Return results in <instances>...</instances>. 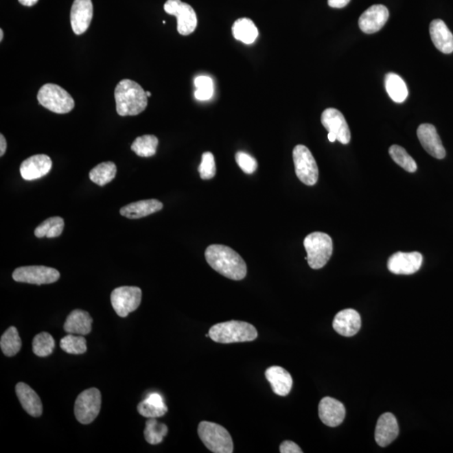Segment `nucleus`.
<instances>
[{"label": "nucleus", "mask_w": 453, "mask_h": 453, "mask_svg": "<svg viewBox=\"0 0 453 453\" xmlns=\"http://www.w3.org/2000/svg\"><path fill=\"white\" fill-rule=\"evenodd\" d=\"M349 2L350 0H328L327 1L328 5L335 9H342L349 5Z\"/></svg>", "instance_id": "obj_41"}, {"label": "nucleus", "mask_w": 453, "mask_h": 453, "mask_svg": "<svg viewBox=\"0 0 453 453\" xmlns=\"http://www.w3.org/2000/svg\"><path fill=\"white\" fill-rule=\"evenodd\" d=\"M198 433L202 443L211 452H233L232 437L224 426L214 422L202 421L198 426Z\"/></svg>", "instance_id": "obj_5"}, {"label": "nucleus", "mask_w": 453, "mask_h": 453, "mask_svg": "<svg viewBox=\"0 0 453 453\" xmlns=\"http://www.w3.org/2000/svg\"><path fill=\"white\" fill-rule=\"evenodd\" d=\"M385 89L391 100L397 104L404 103L409 93L405 81L395 73L385 76Z\"/></svg>", "instance_id": "obj_28"}, {"label": "nucleus", "mask_w": 453, "mask_h": 453, "mask_svg": "<svg viewBox=\"0 0 453 453\" xmlns=\"http://www.w3.org/2000/svg\"><path fill=\"white\" fill-rule=\"evenodd\" d=\"M117 167L111 161L97 165L89 173V178L98 186L104 187L111 183L116 176Z\"/></svg>", "instance_id": "obj_29"}, {"label": "nucleus", "mask_w": 453, "mask_h": 453, "mask_svg": "<svg viewBox=\"0 0 453 453\" xmlns=\"http://www.w3.org/2000/svg\"><path fill=\"white\" fill-rule=\"evenodd\" d=\"M166 13L177 19V30L181 36H189L195 32L198 17L194 8L181 0H167L164 5Z\"/></svg>", "instance_id": "obj_10"}, {"label": "nucleus", "mask_w": 453, "mask_h": 453, "mask_svg": "<svg viewBox=\"0 0 453 453\" xmlns=\"http://www.w3.org/2000/svg\"><path fill=\"white\" fill-rule=\"evenodd\" d=\"M17 397L23 409L33 417H39L43 413V402L35 391L25 383H18L15 386Z\"/></svg>", "instance_id": "obj_21"}, {"label": "nucleus", "mask_w": 453, "mask_h": 453, "mask_svg": "<svg viewBox=\"0 0 453 453\" xmlns=\"http://www.w3.org/2000/svg\"><path fill=\"white\" fill-rule=\"evenodd\" d=\"M168 428L164 423L158 422L156 418H149L146 421V428L143 430L147 443L151 445H157L163 441L167 435Z\"/></svg>", "instance_id": "obj_33"}, {"label": "nucleus", "mask_w": 453, "mask_h": 453, "mask_svg": "<svg viewBox=\"0 0 453 453\" xmlns=\"http://www.w3.org/2000/svg\"><path fill=\"white\" fill-rule=\"evenodd\" d=\"M159 139L156 136L146 135L136 138L131 146V150L141 157H151L156 153Z\"/></svg>", "instance_id": "obj_30"}, {"label": "nucleus", "mask_w": 453, "mask_h": 453, "mask_svg": "<svg viewBox=\"0 0 453 453\" xmlns=\"http://www.w3.org/2000/svg\"><path fill=\"white\" fill-rule=\"evenodd\" d=\"M146 95H147V97H150V96H151V93H150V92H148V91H146Z\"/></svg>", "instance_id": "obj_46"}, {"label": "nucleus", "mask_w": 453, "mask_h": 453, "mask_svg": "<svg viewBox=\"0 0 453 453\" xmlns=\"http://www.w3.org/2000/svg\"><path fill=\"white\" fill-rule=\"evenodd\" d=\"M232 30L234 38L246 45L254 43L259 36L255 23L248 18H241L234 22Z\"/></svg>", "instance_id": "obj_27"}, {"label": "nucleus", "mask_w": 453, "mask_h": 453, "mask_svg": "<svg viewBox=\"0 0 453 453\" xmlns=\"http://www.w3.org/2000/svg\"><path fill=\"white\" fill-rule=\"evenodd\" d=\"M65 222L62 218L53 217L47 219L37 226L35 235L37 237H58L62 233Z\"/></svg>", "instance_id": "obj_32"}, {"label": "nucleus", "mask_w": 453, "mask_h": 453, "mask_svg": "<svg viewBox=\"0 0 453 453\" xmlns=\"http://www.w3.org/2000/svg\"><path fill=\"white\" fill-rule=\"evenodd\" d=\"M392 160L399 165L400 167L406 172L414 173L417 172V165L413 157L407 153V151L402 146L397 145L392 146L388 150Z\"/></svg>", "instance_id": "obj_34"}, {"label": "nucleus", "mask_w": 453, "mask_h": 453, "mask_svg": "<svg viewBox=\"0 0 453 453\" xmlns=\"http://www.w3.org/2000/svg\"><path fill=\"white\" fill-rule=\"evenodd\" d=\"M390 13L382 5H373L361 14L358 25L362 32L373 34L379 32L386 24Z\"/></svg>", "instance_id": "obj_15"}, {"label": "nucleus", "mask_w": 453, "mask_h": 453, "mask_svg": "<svg viewBox=\"0 0 453 453\" xmlns=\"http://www.w3.org/2000/svg\"><path fill=\"white\" fill-rule=\"evenodd\" d=\"M6 149H7L6 139L5 138V136H3L1 134L0 135V156H3V154H5Z\"/></svg>", "instance_id": "obj_42"}, {"label": "nucleus", "mask_w": 453, "mask_h": 453, "mask_svg": "<svg viewBox=\"0 0 453 453\" xmlns=\"http://www.w3.org/2000/svg\"><path fill=\"white\" fill-rule=\"evenodd\" d=\"M52 168L51 158L47 154H36L22 162L20 172L22 178L34 181L47 175Z\"/></svg>", "instance_id": "obj_16"}, {"label": "nucleus", "mask_w": 453, "mask_h": 453, "mask_svg": "<svg viewBox=\"0 0 453 453\" xmlns=\"http://www.w3.org/2000/svg\"><path fill=\"white\" fill-rule=\"evenodd\" d=\"M235 160L237 165L240 166L242 171L246 174L254 173L258 168V162L251 154L239 151L236 154Z\"/></svg>", "instance_id": "obj_39"}, {"label": "nucleus", "mask_w": 453, "mask_h": 453, "mask_svg": "<svg viewBox=\"0 0 453 453\" xmlns=\"http://www.w3.org/2000/svg\"><path fill=\"white\" fill-rule=\"evenodd\" d=\"M55 340L48 332H40L33 339L32 349L38 357H47L55 349Z\"/></svg>", "instance_id": "obj_35"}, {"label": "nucleus", "mask_w": 453, "mask_h": 453, "mask_svg": "<svg viewBox=\"0 0 453 453\" xmlns=\"http://www.w3.org/2000/svg\"><path fill=\"white\" fill-rule=\"evenodd\" d=\"M93 15L92 0H74L71 10V25L76 35L80 36L86 32Z\"/></svg>", "instance_id": "obj_14"}, {"label": "nucleus", "mask_w": 453, "mask_h": 453, "mask_svg": "<svg viewBox=\"0 0 453 453\" xmlns=\"http://www.w3.org/2000/svg\"><path fill=\"white\" fill-rule=\"evenodd\" d=\"M3 39V30L0 29V41H2Z\"/></svg>", "instance_id": "obj_45"}, {"label": "nucleus", "mask_w": 453, "mask_h": 453, "mask_svg": "<svg viewBox=\"0 0 453 453\" xmlns=\"http://www.w3.org/2000/svg\"><path fill=\"white\" fill-rule=\"evenodd\" d=\"M323 126L328 133L334 134L337 141L342 145H347L350 142L351 134L347 121L342 113L336 108H327L321 117Z\"/></svg>", "instance_id": "obj_12"}, {"label": "nucleus", "mask_w": 453, "mask_h": 453, "mask_svg": "<svg viewBox=\"0 0 453 453\" xmlns=\"http://www.w3.org/2000/svg\"><path fill=\"white\" fill-rule=\"evenodd\" d=\"M116 111L120 116L139 115L148 104L146 92L139 83L124 79L116 86L115 91Z\"/></svg>", "instance_id": "obj_2"}, {"label": "nucleus", "mask_w": 453, "mask_h": 453, "mask_svg": "<svg viewBox=\"0 0 453 453\" xmlns=\"http://www.w3.org/2000/svg\"><path fill=\"white\" fill-rule=\"evenodd\" d=\"M423 256L419 252H397L388 260V269L395 275H413L421 269Z\"/></svg>", "instance_id": "obj_13"}, {"label": "nucleus", "mask_w": 453, "mask_h": 453, "mask_svg": "<svg viewBox=\"0 0 453 453\" xmlns=\"http://www.w3.org/2000/svg\"><path fill=\"white\" fill-rule=\"evenodd\" d=\"M163 209V203L156 199L142 200L128 204L120 209L122 216L130 219H139L149 216Z\"/></svg>", "instance_id": "obj_24"}, {"label": "nucleus", "mask_w": 453, "mask_h": 453, "mask_svg": "<svg viewBox=\"0 0 453 453\" xmlns=\"http://www.w3.org/2000/svg\"><path fill=\"white\" fill-rule=\"evenodd\" d=\"M293 161L297 176L307 186H314L319 171L315 158L307 146L298 145L293 150Z\"/></svg>", "instance_id": "obj_7"}, {"label": "nucleus", "mask_w": 453, "mask_h": 453, "mask_svg": "<svg viewBox=\"0 0 453 453\" xmlns=\"http://www.w3.org/2000/svg\"><path fill=\"white\" fill-rule=\"evenodd\" d=\"M198 172L202 180L213 178L216 175V164L213 153L205 152L202 154V162L199 165Z\"/></svg>", "instance_id": "obj_38"}, {"label": "nucleus", "mask_w": 453, "mask_h": 453, "mask_svg": "<svg viewBox=\"0 0 453 453\" xmlns=\"http://www.w3.org/2000/svg\"><path fill=\"white\" fill-rule=\"evenodd\" d=\"M327 138H328V141H329L332 143H334L336 141H337V138H336V136L332 133H328Z\"/></svg>", "instance_id": "obj_44"}, {"label": "nucleus", "mask_w": 453, "mask_h": 453, "mask_svg": "<svg viewBox=\"0 0 453 453\" xmlns=\"http://www.w3.org/2000/svg\"><path fill=\"white\" fill-rule=\"evenodd\" d=\"M113 308L120 317H126L141 303L142 292L139 287L121 286L111 293Z\"/></svg>", "instance_id": "obj_9"}, {"label": "nucleus", "mask_w": 453, "mask_h": 453, "mask_svg": "<svg viewBox=\"0 0 453 453\" xmlns=\"http://www.w3.org/2000/svg\"><path fill=\"white\" fill-rule=\"evenodd\" d=\"M279 452L281 453H302L303 451L301 450L299 445L293 443L292 441H285L279 447Z\"/></svg>", "instance_id": "obj_40"}, {"label": "nucleus", "mask_w": 453, "mask_h": 453, "mask_svg": "<svg viewBox=\"0 0 453 453\" xmlns=\"http://www.w3.org/2000/svg\"><path fill=\"white\" fill-rule=\"evenodd\" d=\"M0 347L3 354L8 357H13L16 355L22 347V341L19 336L16 327H10L2 335L0 340Z\"/></svg>", "instance_id": "obj_31"}, {"label": "nucleus", "mask_w": 453, "mask_h": 453, "mask_svg": "<svg viewBox=\"0 0 453 453\" xmlns=\"http://www.w3.org/2000/svg\"><path fill=\"white\" fill-rule=\"evenodd\" d=\"M102 395L96 388L81 393L75 402V417L83 425L92 423L100 413Z\"/></svg>", "instance_id": "obj_8"}, {"label": "nucleus", "mask_w": 453, "mask_h": 453, "mask_svg": "<svg viewBox=\"0 0 453 453\" xmlns=\"http://www.w3.org/2000/svg\"><path fill=\"white\" fill-rule=\"evenodd\" d=\"M417 136L423 148L430 156L439 160L445 158V150L435 126L430 124H421L417 130Z\"/></svg>", "instance_id": "obj_17"}, {"label": "nucleus", "mask_w": 453, "mask_h": 453, "mask_svg": "<svg viewBox=\"0 0 453 453\" xmlns=\"http://www.w3.org/2000/svg\"><path fill=\"white\" fill-rule=\"evenodd\" d=\"M37 100L40 105L53 113H70L75 107V102L67 91L54 83H47L41 86Z\"/></svg>", "instance_id": "obj_6"}, {"label": "nucleus", "mask_w": 453, "mask_h": 453, "mask_svg": "<svg viewBox=\"0 0 453 453\" xmlns=\"http://www.w3.org/2000/svg\"><path fill=\"white\" fill-rule=\"evenodd\" d=\"M138 413L146 418H158L163 417L167 413L163 397L158 393H152L138 406Z\"/></svg>", "instance_id": "obj_26"}, {"label": "nucleus", "mask_w": 453, "mask_h": 453, "mask_svg": "<svg viewBox=\"0 0 453 453\" xmlns=\"http://www.w3.org/2000/svg\"><path fill=\"white\" fill-rule=\"evenodd\" d=\"M304 247L307 254L305 259L313 270L322 269L326 266L334 251L332 237L322 232L312 233L305 237Z\"/></svg>", "instance_id": "obj_4"}, {"label": "nucleus", "mask_w": 453, "mask_h": 453, "mask_svg": "<svg viewBox=\"0 0 453 453\" xmlns=\"http://www.w3.org/2000/svg\"><path fill=\"white\" fill-rule=\"evenodd\" d=\"M12 277L15 281L28 283L33 285L52 284L58 281V270L51 267L32 266L17 268L14 271Z\"/></svg>", "instance_id": "obj_11"}, {"label": "nucleus", "mask_w": 453, "mask_h": 453, "mask_svg": "<svg viewBox=\"0 0 453 453\" xmlns=\"http://www.w3.org/2000/svg\"><path fill=\"white\" fill-rule=\"evenodd\" d=\"M38 1H39V0H19V2H20L22 5L28 7L35 5Z\"/></svg>", "instance_id": "obj_43"}, {"label": "nucleus", "mask_w": 453, "mask_h": 453, "mask_svg": "<svg viewBox=\"0 0 453 453\" xmlns=\"http://www.w3.org/2000/svg\"><path fill=\"white\" fill-rule=\"evenodd\" d=\"M430 35L437 50L444 54H451L453 52V35L444 21H432L430 25Z\"/></svg>", "instance_id": "obj_22"}, {"label": "nucleus", "mask_w": 453, "mask_h": 453, "mask_svg": "<svg viewBox=\"0 0 453 453\" xmlns=\"http://www.w3.org/2000/svg\"><path fill=\"white\" fill-rule=\"evenodd\" d=\"M196 88L195 97L200 101L209 100L213 96V81L207 76H199L194 81Z\"/></svg>", "instance_id": "obj_37"}, {"label": "nucleus", "mask_w": 453, "mask_h": 453, "mask_svg": "<svg viewBox=\"0 0 453 453\" xmlns=\"http://www.w3.org/2000/svg\"><path fill=\"white\" fill-rule=\"evenodd\" d=\"M399 435V425L394 415L390 413L381 415L378 420L375 438L378 445L385 448Z\"/></svg>", "instance_id": "obj_19"}, {"label": "nucleus", "mask_w": 453, "mask_h": 453, "mask_svg": "<svg viewBox=\"0 0 453 453\" xmlns=\"http://www.w3.org/2000/svg\"><path fill=\"white\" fill-rule=\"evenodd\" d=\"M93 319L88 312L77 309L67 317L64 330L69 334L88 335L92 331Z\"/></svg>", "instance_id": "obj_25"}, {"label": "nucleus", "mask_w": 453, "mask_h": 453, "mask_svg": "<svg viewBox=\"0 0 453 453\" xmlns=\"http://www.w3.org/2000/svg\"><path fill=\"white\" fill-rule=\"evenodd\" d=\"M318 413L321 421L325 425L336 428L345 420L346 410L343 404L338 399L325 397L319 403Z\"/></svg>", "instance_id": "obj_18"}, {"label": "nucleus", "mask_w": 453, "mask_h": 453, "mask_svg": "<svg viewBox=\"0 0 453 453\" xmlns=\"http://www.w3.org/2000/svg\"><path fill=\"white\" fill-rule=\"evenodd\" d=\"M60 347L64 352L70 354H83L86 352V341L82 336H66L60 342Z\"/></svg>", "instance_id": "obj_36"}, {"label": "nucleus", "mask_w": 453, "mask_h": 453, "mask_svg": "<svg viewBox=\"0 0 453 453\" xmlns=\"http://www.w3.org/2000/svg\"><path fill=\"white\" fill-rule=\"evenodd\" d=\"M209 337L219 343H233L254 341L258 332L253 325L240 321H229L214 325L210 328Z\"/></svg>", "instance_id": "obj_3"}, {"label": "nucleus", "mask_w": 453, "mask_h": 453, "mask_svg": "<svg viewBox=\"0 0 453 453\" xmlns=\"http://www.w3.org/2000/svg\"><path fill=\"white\" fill-rule=\"evenodd\" d=\"M266 377L275 394L286 396L292 391V377L285 369L279 367V366H272L266 369Z\"/></svg>", "instance_id": "obj_23"}, {"label": "nucleus", "mask_w": 453, "mask_h": 453, "mask_svg": "<svg viewBox=\"0 0 453 453\" xmlns=\"http://www.w3.org/2000/svg\"><path fill=\"white\" fill-rule=\"evenodd\" d=\"M205 258L214 270L226 278L241 281L246 277V263L236 251L226 245H210L206 249Z\"/></svg>", "instance_id": "obj_1"}, {"label": "nucleus", "mask_w": 453, "mask_h": 453, "mask_svg": "<svg viewBox=\"0 0 453 453\" xmlns=\"http://www.w3.org/2000/svg\"><path fill=\"white\" fill-rule=\"evenodd\" d=\"M360 313L353 309H345L335 316L332 327L338 334L345 337H353L361 328Z\"/></svg>", "instance_id": "obj_20"}]
</instances>
